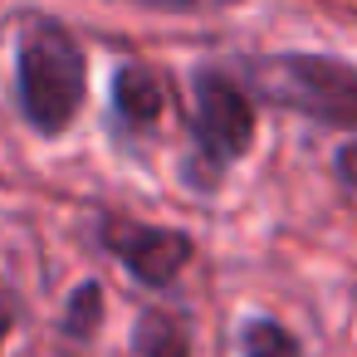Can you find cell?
Masks as SVG:
<instances>
[{
	"instance_id": "6da1fadb",
	"label": "cell",
	"mask_w": 357,
	"mask_h": 357,
	"mask_svg": "<svg viewBox=\"0 0 357 357\" xmlns=\"http://www.w3.org/2000/svg\"><path fill=\"white\" fill-rule=\"evenodd\" d=\"M84 103V54L59 20L20 25V108L40 132H64Z\"/></svg>"
},
{
	"instance_id": "7a4b0ae2",
	"label": "cell",
	"mask_w": 357,
	"mask_h": 357,
	"mask_svg": "<svg viewBox=\"0 0 357 357\" xmlns=\"http://www.w3.org/2000/svg\"><path fill=\"white\" fill-rule=\"evenodd\" d=\"M245 84L269 103L298 108L318 123L357 128V69L323 54H264L245 64Z\"/></svg>"
},
{
	"instance_id": "3957f363",
	"label": "cell",
	"mask_w": 357,
	"mask_h": 357,
	"mask_svg": "<svg viewBox=\"0 0 357 357\" xmlns=\"http://www.w3.org/2000/svg\"><path fill=\"white\" fill-rule=\"evenodd\" d=\"M196 142L201 152L225 167L255 142V108L240 84L225 74H196Z\"/></svg>"
},
{
	"instance_id": "277c9868",
	"label": "cell",
	"mask_w": 357,
	"mask_h": 357,
	"mask_svg": "<svg viewBox=\"0 0 357 357\" xmlns=\"http://www.w3.org/2000/svg\"><path fill=\"white\" fill-rule=\"evenodd\" d=\"M103 245L142 284H172L191 259V240L181 230H162V225H142V220H103Z\"/></svg>"
},
{
	"instance_id": "5b68a950",
	"label": "cell",
	"mask_w": 357,
	"mask_h": 357,
	"mask_svg": "<svg viewBox=\"0 0 357 357\" xmlns=\"http://www.w3.org/2000/svg\"><path fill=\"white\" fill-rule=\"evenodd\" d=\"M113 108L132 128L157 123V113H162V84H157V74L142 69V64H123L118 79H113Z\"/></svg>"
},
{
	"instance_id": "8992f818",
	"label": "cell",
	"mask_w": 357,
	"mask_h": 357,
	"mask_svg": "<svg viewBox=\"0 0 357 357\" xmlns=\"http://www.w3.org/2000/svg\"><path fill=\"white\" fill-rule=\"evenodd\" d=\"M132 347L142 357H191V333H186L181 313H142Z\"/></svg>"
},
{
	"instance_id": "52a82bcc",
	"label": "cell",
	"mask_w": 357,
	"mask_h": 357,
	"mask_svg": "<svg viewBox=\"0 0 357 357\" xmlns=\"http://www.w3.org/2000/svg\"><path fill=\"white\" fill-rule=\"evenodd\" d=\"M240 352H245V357H303L298 342H294L279 323H269V318H250V323H245Z\"/></svg>"
},
{
	"instance_id": "ba28073f",
	"label": "cell",
	"mask_w": 357,
	"mask_h": 357,
	"mask_svg": "<svg viewBox=\"0 0 357 357\" xmlns=\"http://www.w3.org/2000/svg\"><path fill=\"white\" fill-rule=\"evenodd\" d=\"M98 313H103V289H98V284H79V289H74V298H69L64 328H69L74 337H84V333H93Z\"/></svg>"
},
{
	"instance_id": "9c48e42d",
	"label": "cell",
	"mask_w": 357,
	"mask_h": 357,
	"mask_svg": "<svg viewBox=\"0 0 357 357\" xmlns=\"http://www.w3.org/2000/svg\"><path fill=\"white\" fill-rule=\"evenodd\" d=\"M123 6H142V10H172V15H201V10H225L235 0H123Z\"/></svg>"
},
{
	"instance_id": "30bf717a",
	"label": "cell",
	"mask_w": 357,
	"mask_h": 357,
	"mask_svg": "<svg viewBox=\"0 0 357 357\" xmlns=\"http://www.w3.org/2000/svg\"><path fill=\"white\" fill-rule=\"evenodd\" d=\"M10 328H15V298H10V284L0 279V347H6Z\"/></svg>"
},
{
	"instance_id": "8fae6325",
	"label": "cell",
	"mask_w": 357,
	"mask_h": 357,
	"mask_svg": "<svg viewBox=\"0 0 357 357\" xmlns=\"http://www.w3.org/2000/svg\"><path fill=\"white\" fill-rule=\"evenodd\" d=\"M337 172H342V181H352V186H357V137L337 152Z\"/></svg>"
}]
</instances>
